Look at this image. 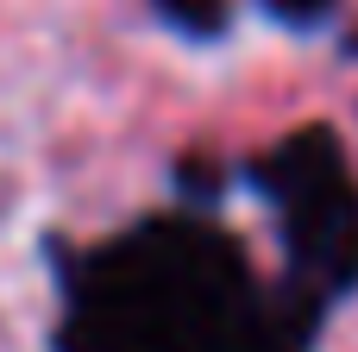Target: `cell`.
Wrapping results in <instances>:
<instances>
[{"label":"cell","mask_w":358,"mask_h":352,"mask_svg":"<svg viewBox=\"0 0 358 352\" xmlns=\"http://www.w3.org/2000/svg\"><path fill=\"white\" fill-rule=\"evenodd\" d=\"M315 321L308 290L258 302V277L220 227L157 214L69 277L57 352H308Z\"/></svg>","instance_id":"6da1fadb"},{"label":"cell","mask_w":358,"mask_h":352,"mask_svg":"<svg viewBox=\"0 0 358 352\" xmlns=\"http://www.w3.org/2000/svg\"><path fill=\"white\" fill-rule=\"evenodd\" d=\"M176 31H189V38H220L227 31V6L220 0H151Z\"/></svg>","instance_id":"3957f363"},{"label":"cell","mask_w":358,"mask_h":352,"mask_svg":"<svg viewBox=\"0 0 358 352\" xmlns=\"http://www.w3.org/2000/svg\"><path fill=\"white\" fill-rule=\"evenodd\" d=\"M252 189L271 202L289 265L321 309L358 290V183L327 126L289 132L271 157H258Z\"/></svg>","instance_id":"7a4b0ae2"},{"label":"cell","mask_w":358,"mask_h":352,"mask_svg":"<svg viewBox=\"0 0 358 352\" xmlns=\"http://www.w3.org/2000/svg\"><path fill=\"white\" fill-rule=\"evenodd\" d=\"M283 25H315V19H327L334 13V0H264Z\"/></svg>","instance_id":"277c9868"}]
</instances>
